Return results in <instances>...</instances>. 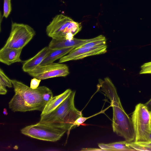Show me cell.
Segmentation results:
<instances>
[{"label": "cell", "mask_w": 151, "mask_h": 151, "mask_svg": "<svg viewBox=\"0 0 151 151\" xmlns=\"http://www.w3.org/2000/svg\"><path fill=\"white\" fill-rule=\"evenodd\" d=\"M99 81L98 86L110 99L113 108V132L128 142H134L135 135L131 118L123 108L115 87L108 77L104 80L100 79Z\"/></svg>", "instance_id": "cell-1"}, {"label": "cell", "mask_w": 151, "mask_h": 151, "mask_svg": "<svg viewBox=\"0 0 151 151\" xmlns=\"http://www.w3.org/2000/svg\"><path fill=\"white\" fill-rule=\"evenodd\" d=\"M11 80L15 92L9 103V108L12 111H43L47 104L43 99V95L49 88L45 86H40L32 89L16 80Z\"/></svg>", "instance_id": "cell-2"}, {"label": "cell", "mask_w": 151, "mask_h": 151, "mask_svg": "<svg viewBox=\"0 0 151 151\" xmlns=\"http://www.w3.org/2000/svg\"><path fill=\"white\" fill-rule=\"evenodd\" d=\"M76 92L70 95L55 109L47 114L40 116L39 122L54 127L64 129L69 132L76 126L75 122L82 116V111L75 107Z\"/></svg>", "instance_id": "cell-3"}, {"label": "cell", "mask_w": 151, "mask_h": 151, "mask_svg": "<svg viewBox=\"0 0 151 151\" xmlns=\"http://www.w3.org/2000/svg\"><path fill=\"white\" fill-rule=\"evenodd\" d=\"M81 23L62 14L55 16L46 28L47 35L52 38H65L69 40L81 29Z\"/></svg>", "instance_id": "cell-4"}, {"label": "cell", "mask_w": 151, "mask_h": 151, "mask_svg": "<svg viewBox=\"0 0 151 151\" xmlns=\"http://www.w3.org/2000/svg\"><path fill=\"white\" fill-rule=\"evenodd\" d=\"M135 135V142H150L151 112L142 103L137 104L131 116Z\"/></svg>", "instance_id": "cell-5"}, {"label": "cell", "mask_w": 151, "mask_h": 151, "mask_svg": "<svg viewBox=\"0 0 151 151\" xmlns=\"http://www.w3.org/2000/svg\"><path fill=\"white\" fill-rule=\"evenodd\" d=\"M35 35V30L29 25L12 22L10 35L4 46L22 49Z\"/></svg>", "instance_id": "cell-6"}, {"label": "cell", "mask_w": 151, "mask_h": 151, "mask_svg": "<svg viewBox=\"0 0 151 151\" xmlns=\"http://www.w3.org/2000/svg\"><path fill=\"white\" fill-rule=\"evenodd\" d=\"M66 131L39 122L35 124L26 126L21 130L22 134L27 136L52 142L59 140Z\"/></svg>", "instance_id": "cell-7"}, {"label": "cell", "mask_w": 151, "mask_h": 151, "mask_svg": "<svg viewBox=\"0 0 151 151\" xmlns=\"http://www.w3.org/2000/svg\"><path fill=\"white\" fill-rule=\"evenodd\" d=\"M28 73L33 78L42 80L56 77H65L69 74V72L66 65L53 63L39 65Z\"/></svg>", "instance_id": "cell-8"}, {"label": "cell", "mask_w": 151, "mask_h": 151, "mask_svg": "<svg viewBox=\"0 0 151 151\" xmlns=\"http://www.w3.org/2000/svg\"><path fill=\"white\" fill-rule=\"evenodd\" d=\"M106 44L90 47L76 48L60 59L59 63L82 59L85 57L104 54L107 52Z\"/></svg>", "instance_id": "cell-9"}, {"label": "cell", "mask_w": 151, "mask_h": 151, "mask_svg": "<svg viewBox=\"0 0 151 151\" xmlns=\"http://www.w3.org/2000/svg\"><path fill=\"white\" fill-rule=\"evenodd\" d=\"M97 37L90 39H78L74 38L69 40L64 38H52L50 42L48 47L51 50L71 47H78L86 43L96 39Z\"/></svg>", "instance_id": "cell-10"}, {"label": "cell", "mask_w": 151, "mask_h": 151, "mask_svg": "<svg viewBox=\"0 0 151 151\" xmlns=\"http://www.w3.org/2000/svg\"><path fill=\"white\" fill-rule=\"evenodd\" d=\"M22 49L3 46L0 50V61L8 65L16 62H23L20 58Z\"/></svg>", "instance_id": "cell-11"}, {"label": "cell", "mask_w": 151, "mask_h": 151, "mask_svg": "<svg viewBox=\"0 0 151 151\" xmlns=\"http://www.w3.org/2000/svg\"><path fill=\"white\" fill-rule=\"evenodd\" d=\"M50 49L46 46L40 51L33 57L24 61L22 69L28 73L39 66L49 52Z\"/></svg>", "instance_id": "cell-12"}, {"label": "cell", "mask_w": 151, "mask_h": 151, "mask_svg": "<svg viewBox=\"0 0 151 151\" xmlns=\"http://www.w3.org/2000/svg\"><path fill=\"white\" fill-rule=\"evenodd\" d=\"M72 91L68 89L64 92L53 97L46 105L40 116L48 114L55 109L70 95Z\"/></svg>", "instance_id": "cell-13"}, {"label": "cell", "mask_w": 151, "mask_h": 151, "mask_svg": "<svg viewBox=\"0 0 151 151\" xmlns=\"http://www.w3.org/2000/svg\"><path fill=\"white\" fill-rule=\"evenodd\" d=\"M75 47L51 50L45 58L40 64L42 66L53 63L56 60L60 59L68 54Z\"/></svg>", "instance_id": "cell-14"}, {"label": "cell", "mask_w": 151, "mask_h": 151, "mask_svg": "<svg viewBox=\"0 0 151 151\" xmlns=\"http://www.w3.org/2000/svg\"><path fill=\"white\" fill-rule=\"evenodd\" d=\"M126 141L114 142L109 144L100 143L98 146L104 151H136L127 145Z\"/></svg>", "instance_id": "cell-15"}, {"label": "cell", "mask_w": 151, "mask_h": 151, "mask_svg": "<svg viewBox=\"0 0 151 151\" xmlns=\"http://www.w3.org/2000/svg\"><path fill=\"white\" fill-rule=\"evenodd\" d=\"M12 84L11 79L5 74L3 70L0 69V94L5 95L7 92L6 87L11 88Z\"/></svg>", "instance_id": "cell-16"}, {"label": "cell", "mask_w": 151, "mask_h": 151, "mask_svg": "<svg viewBox=\"0 0 151 151\" xmlns=\"http://www.w3.org/2000/svg\"><path fill=\"white\" fill-rule=\"evenodd\" d=\"M96 37L95 40L86 43L77 48L93 47L106 44V39L104 36L100 35Z\"/></svg>", "instance_id": "cell-17"}, {"label": "cell", "mask_w": 151, "mask_h": 151, "mask_svg": "<svg viewBox=\"0 0 151 151\" xmlns=\"http://www.w3.org/2000/svg\"><path fill=\"white\" fill-rule=\"evenodd\" d=\"M3 16L7 18L12 11L11 0H4Z\"/></svg>", "instance_id": "cell-18"}, {"label": "cell", "mask_w": 151, "mask_h": 151, "mask_svg": "<svg viewBox=\"0 0 151 151\" xmlns=\"http://www.w3.org/2000/svg\"><path fill=\"white\" fill-rule=\"evenodd\" d=\"M140 74H151V62L144 63L141 66Z\"/></svg>", "instance_id": "cell-19"}, {"label": "cell", "mask_w": 151, "mask_h": 151, "mask_svg": "<svg viewBox=\"0 0 151 151\" xmlns=\"http://www.w3.org/2000/svg\"><path fill=\"white\" fill-rule=\"evenodd\" d=\"M105 110L102 111H101L100 112H99L96 114H95L93 115H92V116H91L89 117H83L82 116L79 117L76 121L75 122V124L76 125V126H79L81 124L83 123L84 122H85L86 120H87V119L89 118H91L92 116H95V115H96L98 114H100V113H102V112H104Z\"/></svg>", "instance_id": "cell-20"}, {"label": "cell", "mask_w": 151, "mask_h": 151, "mask_svg": "<svg viewBox=\"0 0 151 151\" xmlns=\"http://www.w3.org/2000/svg\"><path fill=\"white\" fill-rule=\"evenodd\" d=\"M41 81V80L33 78L31 80L30 87L32 89L37 88L38 87Z\"/></svg>", "instance_id": "cell-21"}, {"label": "cell", "mask_w": 151, "mask_h": 151, "mask_svg": "<svg viewBox=\"0 0 151 151\" xmlns=\"http://www.w3.org/2000/svg\"><path fill=\"white\" fill-rule=\"evenodd\" d=\"M135 143L138 145L145 147L147 150V151H151V142Z\"/></svg>", "instance_id": "cell-22"}, {"label": "cell", "mask_w": 151, "mask_h": 151, "mask_svg": "<svg viewBox=\"0 0 151 151\" xmlns=\"http://www.w3.org/2000/svg\"><path fill=\"white\" fill-rule=\"evenodd\" d=\"M144 104L147 106L148 110L151 112V98Z\"/></svg>", "instance_id": "cell-23"}, {"label": "cell", "mask_w": 151, "mask_h": 151, "mask_svg": "<svg viewBox=\"0 0 151 151\" xmlns=\"http://www.w3.org/2000/svg\"><path fill=\"white\" fill-rule=\"evenodd\" d=\"M150 142H151V132L150 134Z\"/></svg>", "instance_id": "cell-24"}, {"label": "cell", "mask_w": 151, "mask_h": 151, "mask_svg": "<svg viewBox=\"0 0 151 151\" xmlns=\"http://www.w3.org/2000/svg\"></svg>", "instance_id": "cell-25"}]
</instances>
